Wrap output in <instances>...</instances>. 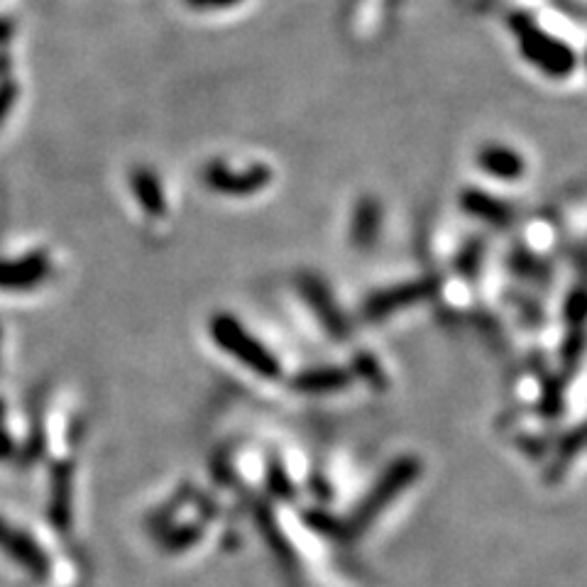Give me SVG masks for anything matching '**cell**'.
I'll use <instances>...</instances> for the list:
<instances>
[{"label": "cell", "mask_w": 587, "mask_h": 587, "mask_svg": "<svg viewBox=\"0 0 587 587\" xmlns=\"http://www.w3.org/2000/svg\"><path fill=\"white\" fill-rule=\"evenodd\" d=\"M507 25L517 35L521 59L539 74L561 81L578 67V52L561 37L543 30L529 13H512Z\"/></svg>", "instance_id": "cell-1"}, {"label": "cell", "mask_w": 587, "mask_h": 587, "mask_svg": "<svg viewBox=\"0 0 587 587\" xmlns=\"http://www.w3.org/2000/svg\"><path fill=\"white\" fill-rule=\"evenodd\" d=\"M421 470H424V465H421V460L416 458V455H399V458H394L392 463L384 468V473L377 477L372 490L360 499L358 509L350 514V519H345L350 539H358V536L365 534L384 509H387L394 499H399V495H402L407 487H411L419 480Z\"/></svg>", "instance_id": "cell-2"}, {"label": "cell", "mask_w": 587, "mask_h": 587, "mask_svg": "<svg viewBox=\"0 0 587 587\" xmlns=\"http://www.w3.org/2000/svg\"><path fill=\"white\" fill-rule=\"evenodd\" d=\"M208 333L213 343L221 350H226L230 358H235L240 365H245L252 375L262 380H279L282 377V362L277 355L255 338L243 323L230 314H213L208 321Z\"/></svg>", "instance_id": "cell-3"}, {"label": "cell", "mask_w": 587, "mask_h": 587, "mask_svg": "<svg viewBox=\"0 0 587 587\" xmlns=\"http://www.w3.org/2000/svg\"><path fill=\"white\" fill-rule=\"evenodd\" d=\"M201 181L216 194L228 199H248L260 194L274 181V169L265 162H255L245 169H233L223 159H211L201 169Z\"/></svg>", "instance_id": "cell-4"}, {"label": "cell", "mask_w": 587, "mask_h": 587, "mask_svg": "<svg viewBox=\"0 0 587 587\" xmlns=\"http://www.w3.org/2000/svg\"><path fill=\"white\" fill-rule=\"evenodd\" d=\"M438 289H441V279L438 277H424L414 279V282L394 284V287H387L382 292L367 296L360 309V316L367 323H380L384 318L397 314V311L407 309V306L431 299Z\"/></svg>", "instance_id": "cell-5"}, {"label": "cell", "mask_w": 587, "mask_h": 587, "mask_svg": "<svg viewBox=\"0 0 587 587\" xmlns=\"http://www.w3.org/2000/svg\"><path fill=\"white\" fill-rule=\"evenodd\" d=\"M296 289H299L306 306L314 311V316L318 318V323H321L323 331H326L328 336L333 340H345L350 336L348 318H345L343 309L338 306L336 296L331 294L328 284L323 282L318 274L301 272L299 277H296Z\"/></svg>", "instance_id": "cell-6"}, {"label": "cell", "mask_w": 587, "mask_h": 587, "mask_svg": "<svg viewBox=\"0 0 587 587\" xmlns=\"http://www.w3.org/2000/svg\"><path fill=\"white\" fill-rule=\"evenodd\" d=\"M0 551L18 565H23L32 578L45 580L49 575V556L42 551L40 543L5 519H0Z\"/></svg>", "instance_id": "cell-7"}, {"label": "cell", "mask_w": 587, "mask_h": 587, "mask_svg": "<svg viewBox=\"0 0 587 587\" xmlns=\"http://www.w3.org/2000/svg\"><path fill=\"white\" fill-rule=\"evenodd\" d=\"M52 272L47 252H30L20 260H0V289L5 292H25L40 287Z\"/></svg>", "instance_id": "cell-8"}, {"label": "cell", "mask_w": 587, "mask_h": 587, "mask_svg": "<svg viewBox=\"0 0 587 587\" xmlns=\"http://www.w3.org/2000/svg\"><path fill=\"white\" fill-rule=\"evenodd\" d=\"M460 208L492 228H509L517 221V211L512 204L497 199L495 194H487L485 189H477V186L460 191Z\"/></svg>", "instance_id": "cell-9"}, {"label": "cell", "mask_w": 587, "mask_h": 587, "mask_svg": "<svg viewBox=\"0 0 587 587\" xmlns=\"http://www.w3.org/2000/svg\"><path fill=\"white\" fill-rule=\"evenodd\" d=\"M353 372L348 367L338 365H321V367H306V370L296 372L289 380L294 392L309 394V397H321V394H336L343 392L345 387L353 384Z\"/></svg>", "instance_id": "cell-10"}, {"label": "cell", "mask_w": 587, "mask_h": 587, "mask_svg": "<svg viewBox=\"0 0 587 587\" xmlns=\"http://www.w3.org/2000/svg\"><path fill=\"white\" fill-rule=\"evenodd\" d=\"M477 167L487 177L497 181H519L526 174V159L514 147L502 145V142H487L477 150L475 157Z\"/></svg>", "instance_id": "cell-11"}, {"label": "cell", "mask_w": 587, "mask_h": 587, "mask_svg": "<svg viewBox=\"0 0 587 587\" xmlns=\"http://www.w3.org/2000/svg\"><path fill=\"white\" fill-rule=\"evenodd\" d=\"M382 204L375 196H362V199L353 208V218H350V245L358 250H370L377 243L382 230Z\"/></svg>", "instance_id": "cell-12"}, {"label": "cell", "mask_w": 587, "mask_h": 587, "mask_svg": "<svg viewBox=\"0 0 587 587\" xmlns=\"http://www.w3.org/2000/svg\"><path fill=\"white\" fill-rule=\"evenodd\" d=\"M128 184L135 201L142 206V211H145L147 216L162 218L164 213H167V194H164L162 179H159L155 169L145 167V164L133 167L130 169Z\"/></svg>", "instance_id": "cell-13"}, {"label": "cell", "mask_w": 587, "mask_h": 587, "mask_svg": "<svg viewBox=\"0 0 587 587\" xmlns=\"http://www.w3.org/2000/svg\"><path fill=\"white\" fill-rule=\"evenodd\" d=\"M71 504H74V470L69 463H54L52 495H49V519L54 529L69 531Z\"/></svg>", "instance_id": "cell-14"}, {"label": "cell", "mask_w": 587, "mask_h": 587, "mask_svg": "<svg viewBox=\"0 0 587 587\" xmlns=\"http://www.w3.org/2000/svg\"><path fill=\"white\" fill-rule=\"evenodd\" d=\"M255 521H257V526H260L262 539H265L267 546H270L272 556L277 558L279 565H282L284 570H289V573L299 570V556H296L294 546L289 543L287 534H284L282 526H279L277 517H274V512L270 507H267V504L257 502Z\"/></svg>", "instance_id": "cell-15"}, {"label": "cell", "mask_w": 587, "mask_h": 587, "mask_svg": "<svg viewBox=\"0 0 587 587\" xmlns=\"http://www.w3.org/2000/svg\"><path fill=\"white\" fill-rule=\"evenodd\" d=\"M206 534V524L204 521H191V524H181V526H167L159 536V546H162L164 553L174 556V553H184L189 551L191 546H196Z\"/></svg>", "instance_id": "cell-16"}, {"label": "cell", "mask_w": 587, "mask_h": 587, "mask_svg": "<svg viewBox=\"0 0 587 587\" xmlns=\"http://www.w3.org/2000/svg\"><path fill=\"white\" fill-rule=\"evenodd\" d=\"M301 521H304L311 531H316L318 536H326V539L331 541H350V531L345 519L336 517V514L328 512V509H304Z\"/></svg>", "instance_id": "cell-17"}, {"label": "cell", "mask_w": 587, "mask_h": 587, "mask_svg": "<svg viewBox=\"0 0 587 587\" xmlns=\"http://www.w3.org/2000/svg\"><path fill=\"white\" fill-rule=\"evenodd\" d=\"M350 372H353V377H360L362 382L370 384L372 389H387V375H384L380 360L375 358L372 353H367V350H358V353L353 355V362H350Z\"/></svg>", "instance_id": "cell-18"}, {"label": "cell", "mask_w": 587, "mask_h": 587, "mask_svg": "<svg viewBox=\"0 0 587 587\" xmlns=\"http://www.w3.org/2000/svg\"><path fill=\"white\" fill-rule=\"evenodd\" d=\"M267 490H270V495L274 499H279V502H294L296 495V485L294 480L289 477L287 468L282 465V460L279 458H270L267 460Z\"/></svg>", "instance_id": "cell-19"}, {"label": "cell", "mask_w": 587, "mask_h": 587, "mask_svg": "<svg viewBox=\"0 0 587 587\" xmlns=\"http://www.w3.org/2000/svg\"><path fill=\"white\" fill-rule=\"evenodd\" d=\"M583 451V426H575L573 431H568V436L561 438L558 443V463L553 465V473L546 475L548 482H556L561 477L565 465H570V460L578 458V453Z\"/></svg>", "instance_id": "cell-20"}, {"label": "cell", "mask_w": 587, "mask_h": 587, "mask_svg": "<svg viewBox=\"0 0 587 587\" xmlns=\"http://www.w3.org/2000/svg\"><path fill=\"white\" fill-rule=\"evenodd\" d=\"M565 407V394H563V382L556 377H546L543 380V392L539 399V414L543 419H558L563 414Z\"/></svg>", "instance_id": "cell-21"}, {"label": "cell", "mask_w": 587, "mask_h": 587, "mask_svg": "<svg viewBox=\"0 0 587 587\" xmlns=\"http://www.w3.org/2000/svg\"><path fill=\"white\" fill-rule=\"evenodd\" d=\"M482 257H485V240L475 238L470 240L463 250H460L458 260H455V267H458V272L463 274L468 282H475L477 274H480Z\"/></svg>", "instance_id": "cell-22"}, {"label": "cell", "mask_w": 587, "mask_h": 587, "mask_svg": "<svg viewBox=\"0 0 587 587\" xmlns=\"http://www.w3.org/2000/svg\"><path fill=\"white\" fill-rule=\"evenodd\" d=\"M512 267L517 270L519 277H531V279H541V282H546L548 279V272H546V265H543L541 260H536L531 252H517V255L512 257Z\"/></svg>", "instance_id": "cell-23"}, {"label": "cell", "mask_w": 587, "mask_h": 587, "mask_svg": "<svg viewBox=\"0 0 587 587\" xmlns=\"http://www.w3.org/2000/svg\"><path fill=\"white\" fill-rule=\"evenodd\" d=\"M563 316H565V321H568V326H573V328L583 326V318H585L583 287H575L573 292L568 294V299H565V306H563Z\"/></svg>", "instance_id": "cell-24"}, {"label": "cell", "mask_w": 587, "mask_h": 587, "mask_svg": "<svg viewBox=\"0 0 587 587\" xmlns=\"http://www.w3.org/2000/svg\"><path fill=\"white\" fill-rule=\"evenodd\" d=\"M380 0H365V10L360 13V23H355V32L358 35H370V32H375V27L380 25L382 20V13H380Z\"/></svg>", "instance_id": "cell-25"}, {"label": "cell", "mask_w": 587, "mask_h": 587, "mask_svg": "<svg viewBox=\"0 0 587 587\" xmlns=\"http://www.w3.org/2000/svg\"><path fill=\"white\" fill-rule=\"evenodd\" d=\"M583 345H585V338H583V331L580 328H573V333H568V340L563 343V362L568 367H575L580 362V355H583Z\"/></svg>", "instance_id": "cell-26"}, {"label": "cell", "mask_w": 587, "mask_h": 587, "mask_svg": "<svg viewBox=\"0 0 587 587\" xmlns=\"http://www.w3.org/2000/svg\"><path fill=\"white\" fill-rule=\"evenodd\" d=\"M243 0H186V5L194 10H201V13H206V10H228V8H235V5H240Z\"/></svg>", "instance_id": "cell-27"}, {"label": "cell", "mask_w": 587, "mask_h": 587, "mask_svg": "<svg viewBox=\"0 0 587 587\" xmlns=\"http://www.w3.org/2000/svg\"><path fill=\"white\" fill-rule=\"evenodd\" d=\"M13 453H15V443L13 438H10L8 429H5V407L3 402H0V460L10 458Z\"/></svg>", "instance_id": "cell-28"}, {"label": "cell", "mask_w": 587, "mask_h": 587, "mask_svg": "<svg viewBox=\"0 0 587 587\" xmlns=\"http://www.w3.org/2000/svg\"><path fill=\"white\" fill-rule=\"evenodd\" d=\"M519 446L524 448V453L534 460H539V458H543V455H546V443H543L541 438H534V436L519 438Z\"/></svg>", "instance_id": "cell-29"}, {"label": "cell", "mask_w": 587, "mask_h": 587, "mask_svg": "<svg viewBox=\"0 0 587 587\" xmlns=\"http://www.w3.org/2000/svg\"><path fill=\"white\" fill-rule=\"evenodd\" d=\"M0 340H3V336H0Z\"/></svg>", "instance_id": "cell-30"}]
</instances>
